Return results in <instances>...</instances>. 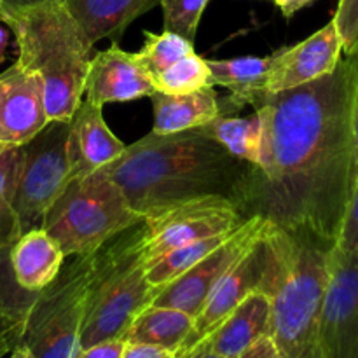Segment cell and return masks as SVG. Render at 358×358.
Here are the masks:
<instances>
[{
    "mask_svg": "<svg viewBox=\"0 0 358 358\" xmlns=\"http://www.w3.org/2000/svg\"><path fill=\"white\" fill-rule=\"evenodd\" d=\"M358 56L334 72L271 93L255 107L262 117V157L250 166L234 201L245 219L306 229L336 245L357 185L352 105Z\"/></svg>",
    "mask_w": 358,
    "mask_h": 358,
    "instance_id": "cell-1",
    "label": "cell"
},
{
    "mask_svg": "<svg viewBox=\"0 0 358 358\" xmlns=\"http://www.w3.org/2000/svg\"><path fill=\"white\" fill-rule=\"evenodd\" d=\"M250 166L194 128L170 135L150 131L94 173L115 182L145 219L205 196L234 203Z\"/></svg>",
    "mask_w": 358,
    "mask_h": 358,
    "instance_id": "cell-2",
    "label": "cell"
},
{
    "mask_svg": "<svg viewBox=\"0 0 358 358\" xmlns=\"http://www.w3.org/2000/svg\"><path fill=\"white\" fill-rule=\"evenodd\" d=\"M268 266L259 292L271 304L269 338L283 358H324L318 320L334 243L306 229L269 227Z\"/></svg>",
    "mask_w": 358,
    "mask_h": 358,
    "instance_id": "cell-3",
    "label": "cell"
},
{
    "mask_svg": "<svg viewBox=\"0 0 358 358\" xmlns=\"http://www.w3.org/2000/svg\"><path fill=\"white\" fill-rule=\"evenodd\" d=\"M2 23L16 38V62L44 83L49 121H69L83 100L91 48L65 2L45 0L6 10Z\"/></svg>",
    "mask_w": 358,
    "mask_h": 358,
    "instance_id": "cell-4",
    "label": "cell"
},
{
    "mask_svg": "<svg viewBox=\"0 0 358 358\" xmlns=\"http://www.w3.org/2000/svg\"><path fill=\"white\" fill-rule=\"evenodd\" d=\"M147 226L138 222L96 250V271L79 334V350L124 338L133 318L152 304L159 287L145 278Z\"/></svg>",
    "mask_w": 358,
    "mask_h": 358,
    "instance_id": "cell-5",
    "label": "cell"
},
{
    "mask_svg": "<svg viewBox=\"0 0 358 358\" xmlns=\"http://www.w3.org/2000/svg\"><path fill=\"white\" fill-rule=\"evenodd\" d=\"M142 220L115 182L93 173L69 182L41 227L69 257L98 250L115 234Z\"/></svg>",
    "mask_w": 358,
    "mask_h": 358,
    "instance_id": "cell-6",
    "label": "cell"
},
{
    "mask_svg": "<svg viewBox=\"0 0 358 358\" xmlns=\"http://www.w3.org/2000/svg\"><path fill=\"white\" fill-rule=\"evenodd\" d=\"M96 271V250L73 255L56 278L38 290L27 311L20 345L34 358H76L87 297Z\"/></svg>",
    "mask_w": 358,
    "mask_h": 358,
    "instance_id": "cell-7",
    "label": "cell"
},
{
    "mask_svg": "<svg viewBox=\"0 0 358 358\" xmlns=\"http://www.w3.org/2000/svg\"><path fill=\"white\" fill-rule=\"evenodd\" d=\"M69 121H49L21 145L14 185V210L21 231L42 226L44 215L69 185L66 161Z\"/></svg>",
    "mask_w": 358,
    "mask_h": 358,
    "instance_id": "cell-8",
    "label": "cell"
},
{
    "mask_svg": "<svg viewBox=\"0 0 358 358\" xmlns=\"http://www.w3.org/2000/svg\"><path fill=\"white\" fill-rule=\"evenodd\" d=\"M271 222L262 217H248L217 250L191 269L157 289L152 304L180 310L196 318L220 280L266 236Z\"/></svg>",
    "mask_w": 358,
    "mask_h": 358,
    "instance_id": "cell-9",
    "label": "cell"
},
{
    "mask_svg": "<svg viewBox=\"0 0 358 358\" xmlns=\"http://www.w3.org/2000/svg\"><path fill=\"white\" fill-rule=\"evenodd\" d=\"M245 220L236 205L224 196H205L161 210L143 219L147 226L143 241L145 264L182 245L231 233Z\"/></svg>",
    "mask_w": 358,
    "mask_h": 358,
    "instance_id": "cell-10",
    "label": "cell"
},
{
    "mask_svg": "<svg viewBox=\"0 0 358 358\" xmlns=\"http://www.w3.org/2000/svg\"><path fill=\"white\" fill-rule=\"evenodd\" d=\"M324 358H358V254L332 247L318 320Z\"/></svg>",
    "mask_w": 358,
    "mask_h": 358,
    "instance_id": "cell-11",
    "label": "cell"
},
{
    "mask_svg": "<svg viewBox=\"0 0 358 358\" xmlns=\"http://www.w3.org/2000/svg\"><path fill=\"white\" fill-rule=\"evenodd\" d=\"M48 122L41 76L16 62L0 73V143L23 145Z\"/></svg>",
    "mask_w": 358,
    "mask_h": 358,
    "instance_id": "cell-12",
    "label": "cell"
},
{
    "mask_svg": "<svg viewBox=\"0 0 358 358\" xmlns=\"http://www.w3.org/2000/svg\"><path fill=\"white\" fill-rule=\"evenodd\" d=\"M343 58V41L334 21L303 42L269 55L268 93L292 90L334 72Z\"/></svg>",
    "mask_w": 358,
    "mask_h": 358,
    "instance_id": "cell-13",
    "label": "cell"
},
{
    "mask_svg": "<svg viewBox=\"0 0 358 358\" xmlns=\"http://www.w3.org/2000/svg\"><path fill=\"white\" fill-rule=\"evenodd\" d=\"M266 266H268V245H266L264 236L213 289L203 310L194 318V325L187 339L175 353V357L189 352L198 343L208 338L240 306L241 301L247 299L252 292H257L264 278Z\"/></svg>",
    "mask_w": 358,
    "mask_h": 358,
    "instance_id": "cell-14",
    "label": "cell"
},
{
    "mask_svg": "<svg viewBox=\"0 0 358 358\" xmlns=\"http://www.w3.org/2000/svg\"><path fill=\"white\" fill-rule=\"evenodd\" d=\"M156 93L154 84L135 52H128L112 44L91 56L84 80V100L103 107L114 101H131L150 98Z\"/></svg>",
    "mask_w": 358,
    "mask_h": 358,
    "instance_id": "cell-15",
    "label": "cell"
},
{
    "mask_svg": "<svg viewBox=\"0 0 358 358\" xmlns=\"http://www.w3.org/2000/svg\"><path fill=\"white\" fill-rule=\"evenodd\" d=\"M124 149V143L105 122L100 105L80 100L73 115L69 119V182L90 177L94 171L117 159Z\"/></svg>",
    "mask_w": 358,
    "mask_h": 358,
    "instance_id": "cell-16",
    "label": "cell"
},
{
    "mask_svg": "<svg viewBox=\"0 0 358 358\" xmlns=\"http://www.w3.org/2000/svg\"><path fill=\"white\" fill-rule=\"evenodd\" d=\"M269 56H243L233 59H206L212 86L229 90V98L220 101L222 115L238 112L245 105L257 107L268 94Z\"/></svg>",
    "mask_w": 358,
    "mask_h": 358,
    "instance_id": "cell-17",
    "label": "cell"
},
{
    "mask_svg": "<svg viewBox=\"0 0 358 358\" xmlns=\"http://www.w3.org/2000/svg\"><path fill=\"white\" fill-rule=\"evenodd\" d=\"M271 304L264 292H252L240 306L203 341L224 358L240 357L259 339L269 336Z\"/></svg>",
    "mask_w": 358,
    "mask_h": 358,
    "instance_id": "cell-18",
    "label": "cell"
},
{
    "mask_svg": "<svg viewBox=\"0 0 358 358\" xmlns=\"http://www.w3.org/2000/svg\"><path fill=\"white\" fill-rule=\"evenodd\" d=\"M93 49L101 38L117 41L126 28L159 6V0H63Z\"/></svg>",
    "mask_w": 358,
    "mask_h": 358,
    "instance_id": "cell-19",
    "label": "cell"
},
{
    "mask_svg": "<svg viewBox=\"0 0 358 358\" xmlns=\"http://www.w3.org/2000/svg\"><path fill=\"white\" fill-rule=\"evenodd\" d=\"M9 261L17 285L38 292L56 278L65 264V254L42 227H35L21 234L10 248Z\"/></svg>",
    "mask_w": 358,
    "mask_h": 358,
    "instance_id": "cell-20",
    "label": "cell"
},
{
    "mask_svg": "<svg viewBox=\"0 0 358 358\" xmlns=\"http://www.w3.org/2000/svg\"><path fill=\"white\" fill-rule=\"evenodd\" d=\"M150 101L154 107L152 133L157 135L189 131L222 115L220 100L213 86L187 94H166L156 91L150 96Z\"/></svg>",
    "mask_w": 358,
    "mask_h": 358,
    "instance_id": "cell-21",
    "label": "cell"
},
{
    "mask_svg": "<svg viewBox=\"0 0 358 358\" xmlns=\"http://www.w3.org/2000/svg\"><path fill=\"white\" fill-rule=\"evenodd\" d=\"M194 318L180 310L149 304L143 308L126 331L122 341L131 345H149L177 353L187 339Z\"/></svg>",
    "mask_w": 358,
    "mask_h": 358,
    "instance_id": "cell-22",
    "label": "cell"
},
{
    "mask_svg": "<svg viewBox=\"0 0 358 358\" xmlns=\"http://www.w3.org/2000/svg\"><path fill=\"white\" fill-rule=\"evenodd\" d=\"M203 135L210 136L238 159L257 166L262 157V117L257 110L248 117L219 115L208 124L199 126Z\"/></svg>",
    "mask_w": 358,
    "mask_h": 358,
    "instance_id": "cell-23",
    "label": "cell"
},
{
    "mask_svg": "<svg viewBox=\"0 0 358 358\" xmlns=\"http://www.w3.org/2000/svg\"><path fill=\"white\" fill-rule=\"evenodd\" d=\"M231 234H233V231L231 233L213 234V236L203 238V240L192 241V243L182 245V247L166 252L164 255L157 257L156 261L145 264L147 282L152 287L166 285L171 280L184 275L187 269L198 264L199 261H203L213 250H217Z\"/></svg>",
    "mask_w": 358,
    "mask_h": 358,
    "instance_id": "cell-24",
    "label": "cell"
},
{
    "mask_svg": "<svg viewBox=\"0 0 358 358\" xmlns=\"http://www.w3.org/2000/svg\"><path fill=\"white\" fill-rule=\"evenodd\" d=\"M20 159L21 145H7L0 152V259L9 257L10 248L23 234L14 210V185Z\"/></svg>",
    "mask_w": 358,
    "mask_h": 358,
    "instance_id": "cell-25",
    "label": "cell"
},
{
    "mask_svg": "<svg viewBox=\"0 0 358 358\" xmlns=\"http://www.w3.org/2000/svg\"><path fill=\"white\" fill-rule=\"evenodd\" d=\"M143 37H145V42L142 49L135 52V56L149 77L156 76L161 70L177 63L178 59L196 52L194 42L175 31L163 30L161 34L143 31Z\"/></svg>",
    "mask_w": 358,
    "mask_h": 358,
    "instance_id": "cell-26",
    "label": "cell"
},
{
    "mask_svg": "<svg viewBox=\"0 0 358 358\" xmlns=\"http://www.w3.org/2000/svg\"><path fill=\"white\" fill-rule=\"evenodd\" d=\"M150 80L157 93L166 94H187L212 86V76L206 59L196 52L161 70L159 73L150 77Z\"/></svg>",
    "mask_w": 358,
    "mask_h": 358,
    "instance_id": "cell-27",
    "label": "cell"
},
{
    "mask_svg": "<svg viewBox=\"0 0 358 358\" xmlns=\"http://www.w3.org/2000/svg\"><path fill=\"white\" fill-rule=\"evenodd\" d=\"M208 2L210 0H159L164 30L180 34L194 42L203 10Z\"/></svg>",
    "mask_w": 358,
    "mask_h": 358,
    "instance_id": "cell-28",
    "label": "cell"
},
{
    "mask_svg": "<svg viewBox=\"0 0 358 358\" xmlns=\"http://www.w3.org/2000/svg\"><path fill=\"white\" fill-rule=\"evenodd\" d=\"M37 292H28L17 285L9 257L0 259V313L27 315Z\"/></svg>",
    "mask_w": 358,
    "mask_h": 358,
    "instance_id": "cell-29",
    "label": "cell"
},
{
    "mask_svg": "<svg viewBox=\"0 0 358 358\" xmlns=\"http://www.w3.org/2000/svg\"><path fill=\"white\" fill-rule=\"evenodd\" d=\"M332 21L343 41V55L358 56V0H339Z\"/></svg>",
    "mask_w": 358,
    "mask_h": 358,
    "instance_id": "cell-30",
    "label": "cell"
},
{
    "mask_svg": "<svg viewBox=\"0 0 358 358\" xmlns=\"http://www.w3.org/2000/svg\"><path fill=\"white\" fill-rule=\"evenodd\" d=\"M334 247L345 254H358V182L346 206Z\"/></svg>",
    "mask_w": 358,
    "mask_h": 358,
    "instance_id": "cell-31",
    "label": "cell"
},
{
    "mask_svg": "<svg viewBox=\"0 0 358 358\" xmlns=\"http://www.w3.org/2000/svg\"><path fill=\"white\" fill-rule=\"evenodd\" d=\"M27 315L0 313V358H6L20 345Z\"/></svg>",
    "mask_w": 358,
    "mask_h": 358,
    "instance_id": "cell-32",
    "label": "cell"
},
{
    "mask_svg": "<svg viewBox=\"0 0 358 358\" xmlns=\"http://www.w3.org/2000/svg\"><path fill=\"white\" fill-rule=\"evenodd\" d=\"M122 350H124V341L115 339V341L100 343L87 350H79L76 358H121Z\"/></svg>",
    "mask_w": 358,
    "mask_h": 358,
    "instance_id": "cell-33",
    "label": "cell"
},
{
    "mask_svg": "<svg viewBox=\"0 0 358 358\" xmlns=\"http://www.w3.org/2000/svg\"><path fill=\"white\" fill-rule=\"evenodd\" d=\"M121 358H175V353L163 348H157V346L124 343V350H122Z\"/></svg>",
    "mask_w": 358,
    "mask_h": 358,
    "instance_id": "cell-34",
    "label": "cell"
},
{
    "mask_svg": "<svg viewBox=\"0 0 358 358\" xmlns=\"http://www.w3.org/2000/svg\"><path fill=\"white\" fill-rule=\"evenodd\" d=\"M236 358H283L282 353L278 352V348L275 346V343L271 341L269 336L259 339L255 345H252L250 348L245 350L240 357Z\"/></svg>",
    "mask_w": 358,
    "mask_h": 358,
    "instance_id": "cell-35",
    "label": "cell"
},
{
    "mask_svg": "<svg viewBox=\"0 0 358 358\" xmlns=\"http://www.w3.org/2000/svg\"><path fill=\"white\" fill-rule=\"evenodd\" d=\"M352 128H353V145H355L357 182H358V69H357V77H355V91H353V105H352Z\"/></svg>",
    "mask_w": 358,
    "mask_h": 358,
    "instance_id": "cell-36",
    "label": "cell"
},
{
    "mask_svg": "<svg viewBox=\"0 0 358 358\" xmlns=\"http://www.w3.org/2000/svg\"><path fill=\"white\" fill-rule=\"evenodd\" d=\"M311 2H315V0H275V3L280 7V10H282V14L285 17L294 16L297 10L310 6Z\"/></svg>",
    "mask_w": 358,
    "mask_h": 358,
    "instance_id": "cell-37",
    "label": "cell"
},
{
    "mask_svg": "<svg viewBox=\"0 0 358 358\" xmlns=\"http://www.w3.org/2000/svg\"><path fill=\"white\" fill-rule=\"evenodd\" d=\"M175 358H224V357L219 355V353H215L213 350H210L208 346H206V343L201 341L198 343L194 348H191L189 352L182 353V355H177Z\"/></svg>",
    "mask_w": 358,
    "mask_h": 358,
    "instance_id": "cell-38",
    "label": "cell"
},
{
    "mask_svg": "<svg viewBox=\"0 0 358 358\" xmlns=\"http://www.w3.org/2000/svg\"><path fill=\"white\" fill-rule=\"evenodd\" d=\"M38 2H45V0H6V10H13V9H20V7H27V6H34V3ZM3 10V13H6Z\"/></svg>",
    "mask_w": 358,
    "mask_h": 358,
    "instance_id": "cell-39",
    "label": "cell"
},
{
    "mask_svg": "<svg viewBox=\"0 0 358 358\" xmlns=\"http://www.w3.org/2000/svg\"><path fill=\"white\" fill-rule=\"evenodd\" d=\"M6 358H34V357H31L30 353H28L27 350L23 348V346H21V345H17L16 348H14L13 352H10L9 355H7Z\"/></svg>",
    "mask_w": 358,
    "mask_h": 358,
    "instance_id": "cell-40",
    "label": "cell"
},
{
    "mask_svg": "<svg viewBox=\"0 0 358 358\" xmlns=\"http://www.w3.org/2000/svg\"><path fill=\"white\" fill-rule=\"evenodd\" d=\"M3 10H6V0H0V21H2Z\"/></svg>",
    "mask_w": 358,
    "mask_h": 358,
    "instance_id": "cell-41",
    "label": "cell"
},
{
    "mask_svg": "<svg viewBox=\"0 0 358 358\" xmlns=\"http://www.w3.org/2000/svg\"><path fill=\"white\" fill-rule=\"evenodd\" d=\"M6 147H7V145H3V143H0V152H2V150L6 149Z\"/></svg>",
    "mask_w": 358,
    "mask_h": 358,
    "instance_id": "cell-42",
    "label": "cell"
}]
</instances>
